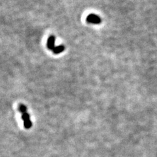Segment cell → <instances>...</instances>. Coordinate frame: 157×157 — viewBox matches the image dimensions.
I'll use <instances>...</instances> for the list:
<instances>
[{"instance_id":"1","label":"cell","mask_w":157,"mask_h":157,"mask_svg":"<svg viewBox=\"0 0 157 157\" xmlns=\"http://www.w3.org/2000/svg\"><path fill=\"white\" fill-rule=\"evenodd\" d=\"M86 22L91 24H98L101 23L102 19L96 15L90 14L89 15H88V17H86Z\"/></svg>"},{"instance_id":"2","label":"cell","mask_w":157,"mask_h":157,"mask_svg":"<svg viewBox=\"0 0 157 157\" xmlns=\"http://www.w3.org/2000/svg\"><path fill=\"white\" fill-rule=\"evenodd\" d=\"M22 118L24 120V127L26 129H29L31 126V122L30 119V115H29L27 112L22 113Z\"/></svg>"},{"instance_id":"3","label":"cell","mask_w":157,"mask_h":157,"mask_svg":"<svg viewBox=\"0 0 157 157\" xmlns=\"http://www.w3.org/2000/svg\"><path fill=\"white\" fill-rule=\"evenodd\" d=\"M54 44H55V37L54 36H50L47 40V48L49 49L53 50L54 49V48L55 47Z\"/></svg>"},{"instance_id":"4","label":"cell","mask_w":157,"mask_h":157,"mask_svg":"<svg viewBox=\"0 0 157 157\" xmlns=\"http://www.w3.org/2000/svg\"><path fill=\"white\" fill-rule=\"evenodd\" d=\"M65 49V47L64 45H59L56 46L54 48V49L53 50V52L54 54H60V53L63 52Z\"/></svg>"},{"instance_id":"5","label":"cell","mask_w":157,"mask_h":157,"mask_svg":"<svg viewBox=\"0 0 157 157\" xmlns=\"http://www.w3.org/2000/svg\"><path fill=\"white\" fill-rule=\"evenodd\" d=\"M19 111L22 113H24L25 112H27V107L25 106L24 105H20V106L18 107Z\"/></svg>"}]
</instances>
